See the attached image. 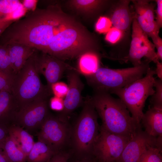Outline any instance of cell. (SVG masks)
<instances>
[{
  "mask_svg": "<svg viewBox=\"0 0 162 162\" xmlns=\"http://www.w3.org/2000/svg\"><path fill=\"white\" fill-rule=\"evenodd\" d=\"M107 56L102 54L99 51H90L80 55L77 58V72L85 77L94 73L100 67L102 57Z\"/></svg>",
  "mask_w": 162,
  "mask_h": 162,
  "instance_id": "18",
  "label": "cell"
},
{
  "mask_svg": "<svg viewBox=\"0 0 162 162\" xmlns=\"http://www.w3.org/2000/svg\"><path fill=\"white\" fill-rule=\"evenodd\" d=\"M18 0H0V19H3L16 10L21 5Z\"/></svg>",
  "mask_w": 162,
  "mask_h": 162,
  "instance_id": "25",
  "label": "cell"
},
{
  "mask_svg": "<svg viewBox=\"0 0 162 162\" xmlns=\"http://www.w3.org/2000/svg\"><path fill=\"white\" fill-rule=\"evenodd\" d=\"M156 68L154 70L155 74H156L159 79L162 80V63L159 61L156 63Z\"/></svg>",
  "mask_w": 162,
  "mask_h": 162,
  "instance_id": "39",
  "label": "cell"
},
{
  "mask_svg": "<svg viewBox=\"0 0 162 162\" xmlns=\"http://www.w3.org/2000/svg\"><path fill=\"white\" fill-rule=\"evenodd\" d=\"M8 128L7 126L0 124V147L2 148L3 144L9 135Z\"/></svg>",
  "mask_w": 162,
  "mask_h": 162,
  "instance_id": "36",
  "label": "cell"
},
{
  "mask_svg": "<svg viewBox=\"0 0 162 162\" xmlns=\"http://www.w3.org/2000/svg\"><path fill=\"white\" fill-rule=\"evenodd\" d=\"M150 61L146 59L139 65L120 69L101 67L93 74L85 77L94 92L110 94L143 77L150 68Z\"/></svg>",
  "mask_w": 162,
  "mask_h": 162,
  "instance_id": "4",
  "label": "cell"
},
{
  "mask_svg": "<svg viewBox=\"0 0 162 162\" xmlns=\"http://www.w3.org/2000/svg\"><path fill=\"white\" fill-rule=\"evenodd\" d=\"M124 34L122 31L113 27L111 28L106 33L105 39L111 44H115L118 42Z\"/></svg>",
  "mask_w": 162,
  "mask_h": 162,
  "instance_id": "31",
  "label": "cell"
},
{
  "mask_svg": "<svg viewBox=\"0 0 162 162\" xmlns=\"http://www.w3.org/2000/svg\"><path fill=\"white\" fill-rule=\"evenodd\" d=\"M154 87L155 92L150 100L152 107L162 109V80L155 79Z\"/></svg>",
  "mask_w": 162,
  "mask_h": 162,
  "instance_id": "27",
  "label": "cell"
},
{
  "mask_svg": "<svg viewBox=\"0 0 162 162\" xmlns=\"http://www.w3.org/2000/svg\"><path fill=\"white\" fill-rule=\"evenodd\" d=\"M8 131L9 135L13 139L27 157L34 143L33 136L27 131L15 124L9 126Z\"/></svg>",
  "mask_w": 162,
  "mask_h": 162,
  "instance_id": "21",
  "label": "cell"
},
{
  "mask_svg": "<svg viewBox=\"0 0 162 162\" xmlns=\"http://www.w3.org/2000/svg\"><path fill=\"white\" fill-rule=\"evenodd\" d=\"M68 86L63 82H57L51 86L52 93L54 96L63 98L65 97L68 91Z\"/></svg>",
  "mask_w": 162,
  "mask_h": 162,
  "instance_id": "29",
  "label": "cell"
},
{
  "mask_svg": "<svg viewBox=\"0 0 162 162\" xmlns=\"http://www.w3.org/2000/svg\"><path fill=\"white\" fill-rule=\"evenodd\" d=\"M130 0L114 2L111 7L110 19L114 27L122 31L124 34L128 31L134 17V13L130 7Z\"/></svg>",
  "mask_w": 162,
  "mask_h": 162,
  "instance_id": "15",
  "label": "cell"
},
{
  "mask_svg": "<svg viewBox=\"0 0 162 162\" xmlns=\"http://www.w3.org/2000/svg\"><path fill=\"white\" fill-rule=\"evenodd\" d=\"M68 83V91L64 100V108L60 117L70 113L78 107L82 101V92L84 85L81 81L80 74L74 70L66 72Z\"/></svg>",
  "mask_w": 162,
  "mask_h": 162,
  "instance_id": "14",
  "label": "cell"
},
{
  "mask_svg": "<svg viewBox=\"0 0 162 162\" xmlns=\"http://www.w3.org/2000/svg\"><path fill=\"white\" fill-rule=\"evenodd\" d=\"M134 17L142 30L151 38L159 35L160 29L154 20L155 4L152 1L133 0Z\"/></svg>",
  "mask_w": 162,
  "mask_h": 162,
  "instance_id": "13",
  "label": "cell"
},
{
  "mask_svg": "<svg viewBox=\"0 0 162 162\" xmlns=\"http://www.w3.org/2000/svg\"><path fill=\"white\" fill-rule=\"evenodd\" d=\"M47 100H38L20 109L16 114L13 124L20 126L29 133L40 129L49 114Z\"/></svg>",
  "mask_w": 162,
  "mask_h": 162,
  "instance_id": "9",
  "label": "cell"
},
{
  "mask_svg": "<svg viewBox=\"0 0 162 162\" xmlns=\"http://www.w3.org/2000/svg\"><path fill=\"white\" fill-rule=\"evenodd\" d=\"M14 77L0 70V91H6L11 93Z\"/></svg>",
  "mask_w": 162,
  "mask_h": 162,
  "instance_id": "30",
  "label": "cell"
},
{
  "mask_svg": "<svg viewBox=\"0 0 162 162\" xmlns=\"http://www.w3.org/2000/svg\"><path fill=\"white\" fill-rule=\"evenodd\" d=\"M18 110L12 94L6 91H0V124L8 127L13 124Z\"/></svg>",
  "mask_w": 162,
  "mask_h": 162,
  "instance_id": "19",
  "label": "cell"
},
{
  "mask_svg": "<svg viewBox=\"0 0 162 162\" xmlns=\"http://www.w3.org/2000/svg\"><path fill=\"white\" fill-rule=\"evenodd\" d=\"M62 118L49 114L39 132L38 141L49 146L56 152L64 144L67 135L66 126Z\"/></svg>",
  "mask_w": 162,
  "mask_h": 162,
  "instance_id": "11",
  "label": "cell"
},
{
  "mask_svg": "<svg viewBox=\"0 0 162 162\" xmlns=\"http://www.w3.org/2000/svg\"><path fill=\"white\" fill-rule=\"evenodd\" d=\"M112 25L110 18L106 16H100L95 23V29L100 34L107 33L111 28Z\"/></svg>",
  "mask_w": 162,
  "mask_h": 162,
  "instance_id": "28",
  "label": "cell"
},
{
  "mask_svg": "<svg viewBox=\"0 0 162 162\" xmlns=\"http://www.w3.org/2000/svg\"><path fill=\"white\" fill-rule=\"evenodd\" d=\"M69 155L67 153H55L47 162H67Z\"/></svg>",
  "mask_w": 162,
  "mask_h": 162,
  "instance_id": "35",
  "label": "cell"
},
{
  "mask_svg": "<svg viewBox=\"0 0 162 162\" xmlns=\"http://www.w3.org/2000/svg\"><path fill=\"white\" fill-rule=\"evenodd\" d=\"M114 2L105 0H71L68 3L70 8L78 14L90 17L99 14Z\"/></svg>",
  "mask_w": 162,
  "mask_h": 162,
  "instance_id": "16",
  "label": "cell"
},
{
  "mask_svg": "<svg viewBox=\"0 0 162 162\" xmlns=\"http://www.w3.org/2000/svg\"><path fill=\"white\" fill-rule=\"evenodd\" d=\"M51 108L57 111H62L64 108V100L63 98L54 96L50 100Z\"/></svg>",
  "mask_w": 162,
  "mask_h": 162,
  "instance_id": "32",
  "label": "cell"
},
{
  "mask_svg": "<svg viewBox=\"0 0 162 162\" xmlns=\"http://www.w3.org/2000/svg\"><path fill=\"white\" fill-rule=\"evenodd\" d=\"M0 162H10L1 147H0Z\"/></svg>",
  "mask_w": 162,
  "mask_h": 162,
  "instance_id": "40",
  "label": "cell"
},
{
  "mask_svg": "<svg viewBox=\"0 0 162 162\" xmlns=\"http://www.w3.org/2000/svg\"><path fill=\"white\" fill-rule=\"evenodd\" d=\"M36 50L14 78L11 94L19 110L34 101L48 99L52 94L41 81L35 63Z\"/></svg>",
  "mask_w": 162,
  "mask_h": 162,
  "instance_id": "3",
  "label": "cell"
},
{
  "mask_svg": "<svg viewBox=\"0 0 162 162\" xmlns=\"http://www.w3.org/2000/svg\"><path fill=\"white\" fill-rule=\"evenodd\" d=\"M162 148L152 146L142 155L138 162H162Z\"/></svg>",
  "mask_w": 162,
  "mask_h": 162,
  "instance_id": "26",
  "label": "cell"
},
{
  "mask_svg": "<svg viewBox=\"0 0 162 162\" xmlns=\"http://www.w3.org/2000/svg\"><path fill=\"white\" fill-rule=\"evenodd\" d=\"M0 70L14 77L7 45L0 44Z\"/></svg>",
  "mask_w": 162,
  "mask_h": 162,
  "instance_id": "24",
  "label": "cell"
},
{
  "mask_svg": "<svg viewBox=\"0 0 162 162\" xmlns=\"http://www.w3.org/2000/svg\"><path fill=\"white\" fill-rule=\"evenodd\" d=\"M154 70L150 67L144 77L111 94L117 95L131 114L136 123L141 125L143 110L147 98L154 93Z\"/></svg>",
  "mask_w": 162,
  "mask_h": 162,
  "instance_id": "5",
  "label": "cell"
},
{
  "mask_svg": "<svg viewBox=\"0 0 162 162\" xmlns=\"http://www.w3.org/2000/svg\"><path fill=\"white\" fill-rule=\"evenodd\" d=\"M141 122L148 135L162 138V109L151 107L143 114Z\"/></svg>",
  "mask_w": 162,
  "mask_h": 162,
  "instance_id": "20",
  "label": "cell"
},
{
  "mask_svg": "<svg viewBox=\"0 0 162 162\" xmlns=\"http://www.w3.org/2000/svg\"><path fill=\"white\" fill-rule=\"evenodd\" d=\"M7 45L14 76L20 70L36 49L18 43H11Z\"/></svg>",
  "mask_w": 162,
  "mask_h": 162,
  "instance_id": "17",
  "label": "cell"
},
{
  "mask_svg": "<svg viewBox=\"0 0 162 162\" xmlns=\"http://www.w3.org/2000/svg\"><path fill=\"white\" fill-rule=\"evenodd\" d=\"M131 40L128 54L124 62L129 61L134 67L140 65L143 57L156 63L158 61L154 44L148 39V36L140 28L135 17L132 23Z\"/></svg>",
  "mask_w": 162,
  "mask_h": 162,
  "instance_id": "8",
  "label": "cell"
},
{
  "mask_svg": "<svg viewBox=\"0 0 162 162\" xmlns=\"http://www.w3.org/2000/svg\"><path fill=\"white\" fill-rule=\"evenodd\" d=\"M85 98L84 106L73 133L75 148L81 154L92 151L100 129L98 121V115L92 103L91 97L87 96Z\"/></svg>",
  "mask_w": 162,
  "mask_h": 162,
  "instance_id": "6",
  "label": "cell"
},
{
  "mask_svg": "<svg viewBox=\"0 0 162 162\" xmlns=\"http://www.w3.org/2000/svg\"><path fill=\"white\" fill-rule=\"evenodd\" d=\"M2 148L10 162H26V156L9 135L4 141Z\"/></svg>",
  "mask_w": 162,
  "mask_h": 162,
  "instance_id": "23",
  "label": "cell"
},
{
  "mask_svg": "<svg viewBox=\"0 0 162 162\" xmlns=\"http://www.w3.org/2000/svg\"><path fill=\"white\" fill-rule=\"evenodd\" d=\"M56 152L45 143L34 142L26 157L28 162H47Z\"/></svg>",
  "mask_w": 162,
  "mask_h": 162,
  "instance_id": "22",
  "label": "cell"
},
{
  "mask_svg": "<svg viewBox=\"0 0 162 162\" xmlns=\"http://www.w3.org/2000/svg\"><path fill=\"white\" fill-rule=\"evenodd\" d=\"M118 162V161H114V162Z\"/></svg>",
  "mask_w": 162,
  "mask_h": 162,
  "instance_id": "42",
  "label": "cell"
},
{
  "mask_svg": "<svg viewBox=\"0 0 162 162\" xmlns=\"http://www.w3.org/2000/svg\"><path fill=\"white\" fill-rule=\"evenodd\" d=\"M21 1L24 8L27 11H32L36 8L38 0H24Z\"/></svg>",
  "mask_w": 162,
  "mask_h": 162,
  "instance_id": "37",
  "label": "cell"
},
{
  "mask_svg": "<svg viewBox=\"0 0 162 162\" xmlns=\"http://www.w3.org/2000/svg\"><path fill=\"white\" fill-rule=\"evenodd\" d=\"M157 8L156 10V20L157 25L160 29L162 27V0H156Z\"/></svg>",
  "mask_w": 162,
  "mask_h": 162,
  "instance_id": "34",
  "label": "cell"
},
{
  "mask_svg": "<svg viewBox=\"0 0 162 162\" xmlns=\"http://www.w3.org/2000/svg\"><path fill=\"white\" fill-rule=\"evenodd\" d=\"M40 54L36 50L35 60L36 66L39 74L45 77L46 85L51 90V86L58 82L64 73L69 70H74V68L54 56L43 52Z\"/></svg>",
  "mask_w": 162,
  "mask_h": 162,
  "instance_id": "10",
  "label": "cell"
},
{
  "mask_svg": "<svg viewBox=\"0 0 162 162\" xmlns=\"http://www.w3.org/2000/svg\"><path fill=\"white\" fill-rule=\"evenodd\" d=\"M15 21H5L0 19V37L6 29Z\"/></svg>",
  "mask_w": 162,
  "mask_h": 162,
  "instance_id": "38",
  "label": "cell"
},
{
  "mask_svg": "<svg viewBox=\"0 0 162 162\" xmlns=\"http://www.w3.org/2000/svg\"><path fill=\"white\" fill-rule=\"evenodd\" d=\"M157 50L156 57L158 61L162 60V39L159 35L152 38Z\"/></svg>",
  "mask_w": 162,
  "mask_h": 162,
  "instance_id": "33",
  "label": "cell"
},
{
  "mask_svg": "<svg viewBox=\"0 0 162 162\" xmlns=\"http://www.w3.org/2000/svg\"><path fill=\"white\" fill-rule=\"evenodd\" d=\"M130 139L110 132L101 126L92 151L101 162L118 161Z\"/></svg>",
  "mask_w": 162,
  "mask_h": 162,
  "instance_id": "7",
  "label": "cell"
},
{
  "mask_svg": "<svg viewBox=\"0 0 162 162\" xmlns=\"http://www.w3.org/2000/svg\"><path fill=\"white\" fill-rule=\"evenodd\" d=\"M93 162L91 161H89V160H83L80 161H79V162Z\"/></svg>",
  "mask_w": 162,
  "mask_h": 162,
  "instance_id": "41",
  "label": "cell"
},
{
  "mask_svg": "<svg viewBox=\"0 0 162 162\" xmlns=\"http://www.w3.org/2000/svg\"><path fill=\"white\" fill-rule=\"evenodd\" d=\"M162 138L152 137L141 128L130 140L125 147L118 162H138L149 147L156 146L162 148Z\"/></svg>",
  "mask_w": 162,
  "mask_h": 162,
  "instance_id": "12",
  "label": "cell"
},
{
  "mask_svg": "<svg viewBox=\"0 0 162 162\" xmlns=\"http://www.w3.org/2000/svg\"><path fill=\"white\" fill-rule=\"evenodd\" d=\"M91 97L94 107L102 120L101 126L107 131L130 139L141 128L119 99L103 92H94Z\"/></svg>",
  "mask_w": 162,
  "mask_h": 162,
  "instance_id": "2",
  "label": "cell"
},
{
  "mask_svg": "<svg viewBox=\"0 0 162 162\" xmlns=\"http://www.w3.org/2000/svg\"><path fill=\"white\" fill-rule=\"evenodd\" d=\"M71 18L58 4L36 8L6 29L0 37L1 44L18 43L44 52Z\"/></svg>",
  "mask_w": 162,
  "mask_h": 162,
  "instance_id": "1",
  "label": "cell"
}]
</instances>
